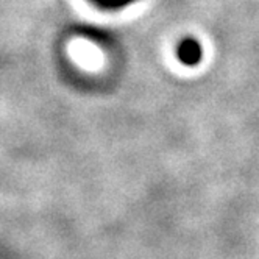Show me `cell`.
Segmentation results:
<instances>
[{
    "label": "cell",
    "mask_w": 259,
    "mask_h": 259,
    "mask_svg": "<svg viewBox=\"0 0 259 259\" xmlns=\"http://www.w3.org/2000/svg\"><path fill=\"white\" fill-rule=\"evenodd\" d=\"M177 55H178V60L186 64V66H197L201 58H203V49L201 44L194 39V38H186L183 39L177 49Z\"/></svg>",
    "instance_id": "obj_1"
},
{
    "label": "cell",
    "mask_w": 259,
    "mask_h": 259,
    "mask_svg": "<svg viewBox=\"0 0 259 259\" xmlns=\"http://www.w3.org/2000/svg\"><path fill=\"white\" fill-rule=\"evenodd\" d=\"M91 2L102 10H120L130 4L136 2V0H91Z\"/></svg>",
    "instance_id": "obj_2"
}]
</instances>
